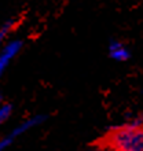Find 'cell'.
Here are the masks:
<instances>
[{
	"label": "cell",
	"mask_w": 143,
	"mask_h": 151,
	"mask_svg": "<svg viewBox=\"0 0 143 151\" xmlns=\"http://www.w3.org/2000/svg\"><path fill=\"white\" fill-rule=\"evenodd\" d=\"M106 148L117 151H143V121L136 118L114 128L106 136Z\"/></svg>",
	"instance_id": "obj_1"
},
{
	"label": "cell",
	"mask_w": 143,
	"mask_h": 151,
	"mask_svg": "<svg viewBox=\"0 0 143 151\" xmlns=\"http://www.w3.org/2000/svg\"><path fill=\"white\" fill-rule=\"evenodd\" d=\"M47 119L46 114H36L32 115L29 118L24 119L22 122H20L15 128H12L7 135H4L3 137H0V151H6L8 147H11V144L15 142L18 137L26 135L28 132H30L35 128L43 125Z\"/></svg>",
	"instance_id": "obj_2"
},
{
	"label": "cell",
	"mask_w": 143,
	"mask_h": 151,
	"mask_svg": "<svg viewBox=\"0 0 143 151\" xmlns=\"http://www.w3.org/2000/svg\"><path fill=\"white\" fill-rule=\"evenodd\" d=\"M24 48V41L21 39H10L0 50V80L6 74L11 63L20 56Z\"/></svg>",
	"instance_id": "obj_3"
},
{
	"label": "cell",
	"mask_w": 143,
	"mask_h": 151,
	"mask_svg": "<svg viewBox=\"0 0 143 151\" xmlns=\"http://www.w3.org/2000/svg\"><path fill=\"white\" fill-rule=\"evenodd\" d=\"M107 51H109V56L116 62H127L131 59V51L128 45L120 40H110L107 44Z\"/></svg>",
	"instance_id": "obj_4"
},
{
	"label": "cell",
	"mask_w": 143,
	"mask_h": 151,
	"mask_svg": "<svg viewBox=\"0 0 143 151\" xmlns=\"http://www.w3.org/2000/svg\"><path fill=\"white\" fill-rule=\"evenodd\" d=\"M15 25H17L15 19H7L6 22L1 24V26H0V50H1L4 44L10 40L8 37H10V35L12 33V30L15 29Z\"/></svg>",
	"instance_id": "obj_5"
},
{
	"label": "cell",
	"mask_w": 143,
	"mask_h": 151,
	"mask_svg": "<svg viewBox=\"0 0 143 151\" xmlns=\"http://www.w3.org/2000/svg\"><path fill=\"white\" fill-rule=\"evenodd\" d=\"M12 113H14V107H12L11 103L6 102L4 104L0 106V128L3 127L4 124H7L11 118Z\"/></svg>",
	"instance_id": "obj_6"
},
{
	"label": "cell",
	"mask_w": 143,
	"mask_h": 151,
	"mask_svg": "<svg viewBox=\"0 0 143 151\" xmlns=\"http://www.w3.org/2000/svg\"><path fill=\"white\" fill-rule=\"evenodd\" d=\"M6 103V100H4V96H3V93H0V106L1 104H4Z\"/></svg>",
	"instance_id": "obj_7"
},
{
	"label": "cell",
	"mask_w": 143,
	"mask_h": 151,
	"mask_svg": "<svg viewBox=\"0 0 143 151\" xmlns=\"http://www.w3.org/2000/svg\"><path fill=\"white\" fill-rule=\"evenodd\" d=\"M105 151H117V150H111V148H106Z\"/></svg>",
	"instance_id": "obj_8"
}]
</instances>
